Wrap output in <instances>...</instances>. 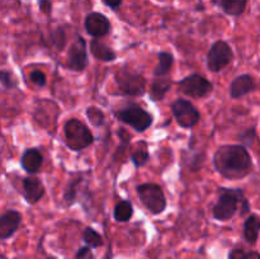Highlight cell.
I'll use <instances>...</instances> for the list:
<instances>
[{"instance_id":"6da1fadb","label":"cell","mask_w":260,"mask_h":259,"mask_svg":"<svg viewBox=\"0 0 260 259\" xmlns=\"http://www.w3.org/2000/svg\"><path fill=\"white\" fill-rule=\"evenodd\" d=\"M213 165L222 177L238 180L251 172V156L243 145H225L216 150Z\"/></svg>"},{"instance_id":"7a4b0ae2","label":"cell","mask_w":260,"mask_h":259,"mask_svg":"<svg viewBox=\"0 0 260 259\" xmlns=\"http://www.w3.org/2000/svg\"><path fill=\"white\" fill-rule=\"evenodd\" d=\"M240 206L241 215L250 211V206L241 189L222 188L217 203L213 207V217L218 221H229L236 215Z\"/></svg>"},{"instance_id":"3957f363","label":"cell","mask_w":260,"mask_h":259,"mask_svg":"<svg viewBox=\"0 0 260 259\" xmlns=\"http://www.w3.org/2000/svg\"><path fill=\"white\" fill-rule=\"evenodd\" d=\"M63 134H65L66 145L74 151H81L90 146L94 141L90 130L76 118H71L66 122L63 126Z\"/></svg>"},{"instance_id":"277c9868","label":"cell","mask_w":260,"mask_h":259,"mask_svg":"<svg viewBox=\"0 0 260 259\" xmlns=\"http://www.w3.org/2000/svg\"><path fill=\"white\" fill-rule=\"evenodd\" d=\"M136 190L141 203L152 215H159L167 208V200L160 185L155 183H144L137 185Z\"/></svg>"},{"instance_id":"5b68a950","label":"cell","mask_w":260,"mask_h":259,"mask_svg":"<svg viewBox=\"0 0 260 259\" xmlns=\"http://www.w3.org/2000/svg\"><path fill=\"white\" fill-rule=\"evenodd\" d=\"M116 83L119 91L124 95L139 96L146 91V79L141 74L134 73L128 69H121L117 71Z\"/></svg>"},{"instance_id":"8992f818","label":"cell","mask_w":260,"mask_h":259,"mask_svg":"<svg viewBox=\"0 0 260 259\" xmlns=\"http://www.w3.org/2000/svg\"><path fill=\"white\" fill-rule=\"evenodd\" d=\"M116 117L121 122L131 126L137 132L146 131L152 123L151 114L135 104L119 109L118 112H116Z\"/></svg>"},{"instance_id":"52a82bcc","label":"cell","mask_w":260,"mask_h":259,"mask_svg":"<svg viewBox=\"0 0 260 259\" xmlns=\"http://www.w3.org/2000/svg\"><path fill=\"white\" fill-rule=\"evenodd\" d=\"M178 89L180 93L190 96V98H205L212 91L213 85L211 81L200 74H193L187 76L178 83Z\"/></svg>"},{"instance_id":"ba28073f","label":"cell","mask_w":260,"mask_h":259,"mask_svg":"<svg viewBox=\"0 0 260 259\" xmlns=\"http://www.w3.org/2000/svg\"><path fill=\"white\" fill-rule=\"evenodd\" d=\"M233 48L225 41H217L207 53V68L213 73L223 70L233 61Z\"/></svg>"},{"instance_id":"9c48e42d","label":"cell","mask_w":260,"mask_h":259,"mask_svg":"<svg viewBox=\"0 0 260 259\" xmlns=\"http://www.w3.org/2000/svg\"><path fill=\"white\" fill-rule=\"evenodd\" d=\"M172 111L178 124L184 127V128L194 127L201 119L198 109L187 99H177V101L173 102Z\"/></svg>"},{"instance_id":"30bf717a","label":"cell","mask_w":260,"mask_h":259,"mask_svg":"<svg viewBox=\"0 0 260 259\" xmlns=\"http://www.w3.org/2000/svg\"><path fill=\"white\" fill-rule=\"evenodd\" d=\"M68 68L73 71H83L88 65V55H86V42L83 37L79 36L75 42L70 46L68 52Z\"/></svg>"},{"instance_id":"8fae6325","label":"cell","mask_w":260,"mask_h":259,"mask_svg":"<svg viewBox=\"0 0 260 259\" xmlns=\"http://www.w3.org/2000/svg\"><path fill=\"white\" fill-rule=\"evenodd\" d=\"M84 27H85L88 35H90L94 38H99L108 35L109 30H111V22L102 13L91 12L85 17Z\"/></svg>"},{"instance_id":"7c38bea8","label":"cell","mask_w":260,"mask_h":259,"mask_svg":"<svg viewBox=\"0 0 260 259\" xmlns=\"http://www.w3.org/2000/svg\"><path fill=\"white\" fill-rule=\"evenodd\" d=\"M23 193L28 203L36 205L45 196V185L38 178L27 177L23 179Z\"/></svg>"},{"instance_id":"4fadbf2b","label":"cell","mask_w":260,"mask_h":259,"mask_svg":"<svg viewBox=\"0 0 260 259\" xmlns=\"http://www.w3.org/2000/svg\"><path fill=\"white\" fill-rule=\"evenodd\" d=\"M255 88L256 84L253 76L249 75V74H244V75L238 76L233 80L230 85V95L234 99L241 98V96L255 90Z\"/></svg>"},{"instance_id":"5bb4252c","label":"cell","mask_w":260,"mask_h":259,"mask_svg":"<svg viewBox=\"0 0 260 259\" xmlns=\"http://www.w3.org/2000/svg\"><path fill=\"white\" fill-rule=\"evenodd\" d=\"M22 216L18 211L10 210L0 216V239H8L18 230Z\"/></svg>"},{"instance_id":"9a60e30c","label":"cell","mask_w":260,"mask_h":259,"mask_svg":"<svg viewBox=\"0 0 260 259\" xmlns=\"http://www.w3.org/2000/svg\"><path fill=\"white\" fill-rule=\"evenodd\" d=\"M43 163V156L37 149H28L20 159L23 169L28 173H37L41 169Z\"/></svg>"},{"instance_id":"2e32d148","label":"cell","mask_w":260,"mask_h":259,"mask_svg":"<svg viewBox=\"0 0 260 259\" xmlns=\"http://www.w3.org/2000/svg\"><path fill=\"white\" fill-rule=\"evenodd\" d=\"M230 17H240L248 8V0H213Z\"/></svg>"},{"instance_id":"e0dca14e","label":"cell","mask_w":260,"mask_h":259,"mask_svg":"<svg viewBox=\"0 0 260 259\" xmlns=\"http://www.w3.org/2000/svg\"><path fill=\"white\" fill-rule=\"evenodd\" d=\"M90 52L95 58L101 61H114L117 55L111 47L99 41L98 38H93L90 42Z\"/></svg>"},{"instance_id":"ac0fdd59","label":"cell","mask_w":260,"mask_h":259,"mask_svg":"<svg viewBox=\"0 0 260 259\" xmlns=\"http://www.w3.org/2000/svg\"><path fill=\"white\" fill-rule=\"evenodd\" d=\"M170 86H172L170 79L165 78V76H156V79L152 81L151 86H150V96L152 101H161L169 91Z\"/></svg>"},{"instance_id":"d6986e66","label":"cell","mask_w":260,"mask_h":259,"mask_svg":"<svg viewBox=\"0 0 260 259\" xmlns=\"http://www.w3.org/2000/svg\"><path fill=\"white\" fill-rule=\"evenodd\" d=\"M260 221L256 215H250L244 223V238L249 244H255L259 238Z\"/></svg>"},{"instance_id":"ffe728a7","label":"cell","mask_w":260,"mask_h":259,"mask_svg":"<svg viewBox=\"0 0 260 259\" xmlns=\"http://www.w3.org/2000/svg\"><path fill=\"white\" fill-rule=\"evenodd\" d=\"M134 215V207L129 201H121L116 205L113 211V216L118 222H126Z\"/></svg>"},{"instance_id":"44dd1931","label":"cell","mask_w":260,"mask_h":259,"mask_svg":"<svg viewBox=\"0 0 260 259\" xmlns=\"http://www.w3.org/2000/svg\"><path fill=\"white\" fill-rule=\"evenodd\" d=\"M159 63L155 68L154 75L155 76H165L169 74V71L172 70L173 62H174V58L170 52H160L159 53Z\"/></svg>"},{"instance_id":"7402d4cb","label":"cell","mask_w":260,"mask_h":259,"mask_svg":"<svg viewBox=\"0 0 260 259\" xmlns=\"http://www.w3.org/2000/svg\"><path fill=\"white\" fill-rule=\"evenodd\" d=\"M83 239L85 241L86 246H89V248H98V246L103 245V239H102V236L91 228H86L84 230Z\"/></svg>"},{"instance_id":"603a6c76","label":"cell","mask_w":260,"mask_h":259,"mask_svg":"<svg viewBox=\"0 0 260 259\" xmlns=\"http://www.w3.org/2000/svg\"><path fill=\"white\" fill-rule=\"evenodd\" d=\"M230 259H260V255L255 250H244L240 248L231 251Z\"/></svg>"},{"instance_id":"cb8c5ba5","label":"cell","mask_w":260,"mask_h":259,"mask_svg":"<svg viewBox=\"0 0 260 259\" xmlns=\"http://www.w3.org/2000/svg\"><path fill=\"white\" fill-rule=\"evenodd\" d=\"M86 116H88V118L90 119L94 126H102L104 123V114L102 113L99 108L90 107V108L86 109Z\"/></svg>"},{"instance_id":"d4e9b609","label":"cell","mask_w":260,"mask_h":259,"mask_svg":"<svg viewBox=\"0 0 260 259\" xmlns=\"http://www.w3.org/2000/svg\"><path fill=\"white\" fill-rule=\"evenodd\" d=\"M80 178L79 179H74L70 184L68 185L65 192V201L68 205H73L74 201L76 198V189H78V184L80 183Z\"/></svg>"},{"instance_id":"484cf974","label":"cell","mask_w":260,"mask_h":259,"mask_svg":"<svg viewBox=\"0 0 260 259\" xmlns=\"http://www.w3.org/2000/svg\"><path fill=\"white\" fill-rule=\"evenodd\" d=\"M131 159L136 167H142V165L146 164L147 160H149V152L145 149H139L131 155Z\"/></svg>"},{"instance_id":"4316f807","label":"cell","mask_w":260,"mask_h":259,"mask_svg":"<svg viewBox=\"0 0 260 259\" xmlns=\"http://www.w3.org/2000/svg\"><path fill=\"white\" fill-rule=\"evenodd\" d=\"M0 84L5 89H13L18 86V81L13 78V75L8 71H0Z\"/></svg>"},{"instance_id":"83f0119b","label":"cell","mask_w":260,"mask_h":259,"mask_svg":"<svg viewBox=\"0 0 260 259\" xmlns=\"http://www.w3.org/2000/svg\"><path fill=\"white\" fill-rule=\"evenodd\" d=\"M51 41H52L53 45L57 47V50H62L63 45H65V33L62 29H56L55 32L51 35Z\"/></svg>"},{"instance_id":"f1b7e54d","label":"cell","mask_w":260,"mask_h":259,"mask_svg":"<svg viewBox=\"0 0 260 259\" xmlns=\"http://www.w3.org/2000/svg\"><path fill=\"white\" fill-rule=\"evenodd\" d=\"M29 79H30V81L35 84V85L40 86V88H42V86L46 85V75L43 71H41V70L32 71L29 75Z\"/></svg>"},{"instance_id":"f546056e","label":"cell","mask_w":260,"mask_h":259,"mask_svg":"<svg viewBox=\"0 0 260 259\" xmlns=\"http://www.w3.org/2000/svg\"><path fill=\"white\" fill-rule=\"evenodd\" d=\"M38 8L46 15H50L52 12V0H37Z\"/></svg>"},{"instance_id":"4dcf8cb0","label":"cell","mask_w":260,"mask_h":259,"mask_svg":"<svg viewBox=\"0 0 260 259\" xmlns=\"http://www.w3.org/2000/svg\"><path fill=\"white\" fill-rule=\"evenodd\" d=\"M254 137H255V131H254V128H248L245 132H243V134L240 135L241 142H244L245 145H251Z\"/></svg>"},{"instance_id":"1f68e13d","label":"cell","mask_w":260,"mask_h":259,"mask_svg":"<svg viewBox=\"0 0 260 259\" xmlns=\"http://www.w3.org/2000/svg\"><path fill=\"white\" fill-rule=\"evenodd\" d=\"M102 2H103V4L106 5V7H108L109 9L117 10L119 7H121L123 0H102Z\"/></svg>"},{"instance_id":"d6a6232c","label":"cell","mask_w":260,"mask_h":259,"mask_svg":"<svg viewBox=\"0 0 260 259\" xmlns=\"http://www.w3.org/2000/svg\"><path fill=\"white\" fill-rule=\"evenodd\" d=\"M88 256H91L90 254V248L89 246H83V248L79 249V251L76 253V259H86Z\"/></svg>"},{"instance_id":"836d02e7","label":"cell","mask_w":260,"mask_h":259,"mask_svg":"<svg viewBox=\"0 0 260 259\" xmlns=\"http://www.w3.org/2000/svg\"><path fill=\"white\" fill-rule=\"evenodd\" d=\"M46 259H55V258H52V256H48V258H46Z\"/></svg>"},{"instance_id":"e575fe53","label":"cell","mask_w":260,"mask_h":259,"mask_svg":"<svg viewBox=\"0 0 260 259\" xmlns=\"http://www.w3.org/2000/svg\"><path fill=\"white\" fill-rule=\"evenodd\" d=\"M157 2H164V0H157Z\"/></svg>"}]
</instances>
